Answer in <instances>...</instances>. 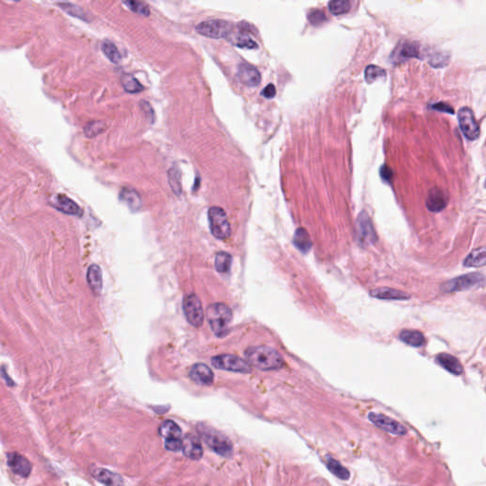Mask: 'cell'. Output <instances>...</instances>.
Here are the masks:
<instances>
[{"label":"cell","instance_id":"14","mask_svg":"<svg viewBox=\"0 0 486 486\" xmlns=\"http://www.w3.org/2000/svg\"><path fill=\"white\" fill-rule=\"evenodd\" d=\"M90 474L97 480L98 482L107 486H124V481L122 477L116 473L108 471L104 468L92 467L90 468Z\"/></svg>","mask_w":486,"mask_h":486},{"label":"cell","instance_id":"36","mask_svg":"<svg viewBox=\"0 0 486 486\" xmlns=\"http://www.w3.org/2000/svg\"><path fill=\"white\" fill-rule=\"evenodd\" d=\"M106 127L107 126L104 122L94 121V122H91L86 126L85 129H84V132H85V135L88 138H93V137L101 134L106 129Z\"/></svg>","mask_w":486,"mask_h":486},{"label":"cell","instance_id":"35","mask_svg":"<svg viewBox=\"0 0 486 486\" xmlns=\"http://www.w3.org/2000/svg\"><path fill=\"white\" fill-rule=\"evenodd\" d=\"M419 46L413 43L404 44L401 50L399 51V57L401 60H407L412 57H420Z\"/></svg>","mask_w":486,"mask_h":486},{"label":"cell","instance_id":"40","mask_svg":"<svg viewBox=\"0 0 486 486\" xmlns=\"http://www.w3.org/2000/svg\"><path fill=\"white\" fill-rule=\"evenodd\" d=\"M429 63L431 66H433L435 68L444 67L448 63V56L445 55L444 53H435L434 55L431 56V58L429 60Z\"/></svg>","mask_w":486,"mask_h":486},{"label":"cell","instance_id":"18","mask_svg":"<svg viewBox=\"0 0 486 486\" xmlns=\"http://www.w3.org/2000/svg\"><path fill=\"white\" fill-rule=\"evenodd\" d=\"M54 206L57 210L61 211L64 214L71 215V216L82 215V209L80 208V206L66 195H58Z\"/></svg>","mask_w":486,"mask_h":486},{"label":"cell","instance_id":"16","mask_svg":"<svg viewBox=\"0 0 486 486\" xmlns=\"http://www.w3.org/2000/svg\"><path fill=\"white\" fill-rule=\"evenodd\" d=\"M190 378L200 385H211L214 381V373L205 364H195L189 371Z\"/></svg>","mask_w":486,"mask_h":486},{"label":"cell","instance_id":"29","mask_svg":"<svg viewBox=\"0 0 486 486\" xmlns=\"http://www.w3.org/2000/svg\"><path fill=\"white\" fill-rule=\"evenodd\" d=\"M102 50H103L104 54L106 55V57L110 62H112L114 64H118L121 62V60H122L121 53L117 49L116 46L112 42H110L108 40L104 41L102 44Z\"/></svg>","mask_w":486,"mask_h":486},{"label":"cell","instance_id":"8","mask_svg":"<svg viewBox=\"0 0 486 486\" xmlns=\"http://www.w3.org/2000/svg\"><path fill=\"white\" fill-rule=\"evenodd\" d=\"M183 308L186 319L192 326L199 328L203 325L205 318L203 305L196 294L191 293L185 297Z\"/></svg>","mask_w":486,"mask_h":486},{"label":"cell","instance_id":"7","mask_svg":"<svg viewBox=\"0 0 486 486\" xmlns=\"http://www.w3.org/2000/svg\"><path fill=\"white\" fill-rule=\"evenodd\" d=\"M484 283H485V277L483 274L478 272L467 273L447 282L443 286V291L446 292H459V291H464L476 286L483 285Z\"/></svg>","mask_w":486,"mask_h":486},{"label":"cell","instance_id":"9","mask_svg":"<svg viewBox=\"0 0 486 486\" xmlns=\"http://www.w3.org/2000/svg\"><path fill=\"white\" fill-rule=\"evenodd\" d=\"M459 125L464 135L468 140L475 141L480 136V127L473 111L468 107H463L458 112Z\"/></svg>","mask_w":486,"mask_h":486},{"label":"cell","instance_id":"28","mask_svg":"<svg viewBox=\"0 0 486 486\" xmlns=\"http://www.w3.org/2000/svg\"><path fill=\"white\" fill-rule=\"evenodd\" d=\"M121 83L124 89L129 93H138L144 90L141 83L131 74H124L121 77Z\"/></svg>","mask_w":486,"mask_h":486},{"label":"cell","instance_id":"32","mask_svg":"<svg viewBox=\"0 0 486 486\" xmlns=\"http://www.w3.org/2000/svg\"><path fill=\"white\" fill-rule=\"evenodd\" d=\"M350 1L348 0H332L329 2V10L333 15H340L347 13L350 10Z\"/></svg>","mask_w":486,"mask_h":486},{"label":"cell","instance_id":"1","mask_svg":"<svg viewBox=\"0 0 486 486\" xmlns=\"http://www.w3.org/2000/svg\"><path fill=\"white\" fill-rule=\"evenodd\" d=\"M247 363L260 370H274L281 369L284 361L281 355L272 348L258 346L250 347L245 350Z\"/></svg>","mask_w":486,"mask_h":486},{"label":"cell","instance_id":"23","mask_svg":"<svg viewBox=\"0 0 486 486\" xmlns=\"http://www.w3.org/2000/svg\"><path fill=\"white\" fill-rule=\"evenodd\" d=\"M228 40L234 44L235 46L239 47V48H243V49H256L257 48V44L255 41H253V39L250 38L246 33H244L243 31H240L235 33L233 31L230 33V35L228 36Z\"/></svg>","mask_w":486,"mask_h":486},{"label":"cell","instance_id":"25","mask_svg":"<svg viewBox=\"0 0 486 486\" xmlns=\"http://www.w3.org/2000/svg\"><path fill=\"white\" fill-rule=\"evenodd\" d=\"M293 243L302 253H307L311 247V239L304 228H298L293 236Z\"/></svg>","mask_w":486,"mask_h":486},{"label":"cell","instance_id":"15","mask_svg":"<svg viewBox=\"0 0 486 486\" xmlns=\"http://www.w3.org/2000/svg\"><path fill=\"white\" fill-rule=\"evenodd\" d=\"M448 198L446 193L439 188H433L428 193L426 205L431 212H440L448 205Z\"/></svg>","mask_w":486,"mask_h":486},{"label":"cell","instance_id":"41","mask_svg":"<svg viewBox=\"0 0 486 486\" xmlns=\"http://www.w3.org/2000/svg\"><path fill=\"white\" fill-rule=\"evenodd\" d=\"M431 107L433 109H436V110H439V111H442V112H447V113H450V114H454V109L451 107V106H449L448 104L446 103H437V104H434L432 105Z\"/></svg>","mask_w":486,"mask_h":486},{"label":"cell","instance_id":"43","mask_svg":"<svg viewBox=\"0 0 486 486\" xmlns=\"http://www.w3.org/2000/svg\"><path fill=\"white\" fill-rule=\"evenodd\" d=\"M381 176L387 181V182H390L392 176H393V173H392V170L388 167V166H384L382 168H381Z\"/></svg>","mask_w":486,"mask_h":486},{"label":"cell","instance_id":"24","mask_svg":"<svg viewBox=\"0 0 486 486\" xmlns=\"http://www.w3.org/2000/svg\"><path fill=\"white\" fill-rule=\"evenodd\" d=\"M400 340L403 341L404 343L408 344L411 347L418 348L425 344L426 339L424 334L419 331H410V330H404L400 332L399 335Z\"/></svg>","mask_w":486,"mask_h":486},{"label":"cell","instance_id":"20","mask_svg":"<svg viewBox=\"0 0 486 486\" xmlns=\"http://www.w3.org/2000/svg\"><path fill=\"white\" fill-rule=\"evenodd\" d=\"M370 294L373 297L384 300H407L410 298L408 293L390 288H379L371 291Z\"/></svg>","mask_w":486,"mask_h":486},{"label":"cell","instance_id":"10","mask_svg":"<svg viewBox=\"0 0 486 486\" xmlns=\"http://www.w3.org/2000/svg\"><path fill=\"white\" fill-rule=\"evenodd\" d=\"M369 419L370 422L374 424L377 428H381L382 430L389 432L390 434L403 436L406 435L408 432L407 428H405L402 424L383 414L370 412L369 414Z\"/></svg>","mask_w":486,"mask_h":486},{"label":"cell","instance_id":"11","mask_svg":"<svg viewBox=\"0 0 486 486\" xmlns=\"http://www.w3.org/2000/svg\"><path fill=\"white\" fill-rule=\"evenodd\" d=\"M7 465L15 475L22 478L29 477L32 469L29 460L17 452L7 454Z\"/></svg>","mask_w":486,"mask_h":486},{"label":"cell","instance_id":"19","mask_svg":"<svg viewBox=\"0 0 486 486\" xmlns=\"http://www.w3.org/2000/svg\"><path fill=\"white\" fill-rule=\"evenodd\" d=\"M159 433L162 437L165 438L166 442L182 441V430L173 421L164 422L159 428Z\"/></svg>","mask_w":486,"mask_h":486},{"label":"cell","instance_id":"30","mask_svg":"<svg viewBox=\"0 0 486 486\" xmlns=\"http://www.w3.org/2000/svg\"><path fill=\"white\" fill-rule=\"evenodd\" d=\"M232 262L231 254L225 252L217 253L215 259V267L219 272H227L230 270Z\"/></svg>","mask_w":486,"mask_h":486},{"label":"cell","instance_id":"17","mask_svg":"<svg viewBox=\"0 0 486 486\" xmlns=\"http://www.w3.org/2000/svg\"><path fill=\"white\" fill-rule=\"evenodd\" d=\"M182 450L185 456L191 460H200L204 454L201 441L193 435L185 437V441H183Z\"/></svg>","mask_w":486,"mask_h":486},{"label":"cell","instance_id":"13","mask_svg":"<svg viewBox=\"0 0 486 486\" xmlns=\"http://www.w3.org/2000/svg\"><path fill=\"white\" fill-rule=\"evenodd\" d=\"M238 75L241 83L249 88L257 87L261 82V75L257 68L248 63H243L240 65Z\"/></svg>","mask_w":486,"mask_h":486},{"label":"cell","instance_id":"42","mask_svg":"<svg viewBox=\"0 0 486 486\" xmlns=\"http://www.w3.org/2000/svg\"><path fill=\"white\" fill-rule=\"evenodd\" d=\"M275 94H276V90H275V87L272 84H269L266 88L263 89L262 92H261V95L263 97L267 98V99H272L275 96Z\"/></svg>","mask_w":486,"mask_h":486},{"label":"cell","instance_id":"38","mask_svg":"<svg viewBox=\"0 0 486 486\" xmlns=\"http://www.w3.org/2000/svg\"><path fill=\"white\" fill-rule=\"evenodd\" d=\"M308 20L310 21L311 25L319 26V25H322L324 22H326L327 17L322 10H312L308 13Z\"/></svg>","mask_w":486,"mask_h":486},{"label":"cell","instance_id":"21","mask_svg":"<svg viewBox=\"0 0 486 486\" xmlns=\"http://www.w3.org/2000/svg\"><path fill=\"white\" fill-rule=\"evenodd\" d=\"M87 280L92 292L95 294H100L103 287V278L101 268L96 264L89 266L87 272Z\"/></svg>","mask_w":486,"mask_h":486},{"label":"cell","instance_id":"3","mask_svg":"<svg viewBox=\"0 0 486 486\" xmlns=\"http://www.w3.org/2000/svg\"><path fill=\"white\" fill-rule=\"evenodd\" d=\"M196 30L200 34L209 38L227 39L233 31V25L225 20H207L198 24Z\"/></svg>","mask_w":486,"mask_h":486},{"label":"cell","instance_id":"34","mask_svg":"<svg viewBox=\"0 0 486 486\" xmlns=\"http://www.w3.org/2000/svg\"><path fill=\"white\" fill-rule=\"evenodd\" d=\"M386 70L375 65H370L365 69V79L368 84L375 82L377 79L386 76Z\"/></svg>","mask_w":486,"mask_h":486},{"label":"cell","instance_id":"6","mask_svg":"<svg viewBox=\"0 0 486 486\" xmlns=\"http://www.w3.org/2000/svg\"><path fill=\"white\" fill-rule=\"evenodd\" d=\"M212 365L219 370H228L233 372L249 373L250 365L244 360L233 354H221L212 358Z\"/></svg>","mask_w":486,"mask_h":486},{"label":"cell","instance_id":"37","mask_svg":"<svg viewBox=\"0 0 486 486\" xmlns=\"http://www.w3.org/2000/svg\"><path fill=\"white\" fill-rule=\"evenodd\" d=\"M124 3L127 5V7L130 10L135 11L136 13H139L141 15L149 16V14H150L149 8L146 6L145 3H143V2L135 1V0H130V1H125Z\"/></svg>","mask_w":486,"mask_h":486},{"label":"cell","instance_id":"22","mask_svg":"<svg viewBox=\"0 0 486 486\" xmlns=\"http://www.w3.org/2000/svg\"><path fill=\"white\" fill-rule=\"evenodd\" d=\"M437 362L445 370L449 372L460 375L463 373V367L457 358L448 353H441L437 356Z\"/></svg>","mask_w":486,"mask_h":486},{"label":"cell","instance_id":"33","mask_svg":"<svg viewBox=\"0 0 486 486\" xmlns=\"http://www.w3.org/2000/svg\"><path fill=\"white\" fill-rule=\"evenodd\" d=\"M168 181L170 187L176 195L180 196L182 193V184H181V174L177 167H172L168 171Z\"/></svg>","mask_w":486,"mask_h":486},{"label":"cell","instance_id":"4","mask_svg":"<svg viewBox=\"0 0 486 486\" xmlns=\"http://www.w3.org/2000/svg\"><path fill=\"white\" fill-rule=\"evenodd\" d=\"M210 228L213 236L220 240H225L231 235V226L227 215L221 207H211L208 211Z\"/></svg>","mask_w":486,"mask_h":486},{"label":"cell","instance_id":"2","mask_svg":"<svg viewBox=\"0 0 486 486\" xmlns=\"http://www.w3.org/2000/svg\"><path fill=\"white\" fill-rule=\"evenodd\" d=\"M208 321L211 329L216 334L221 335L226 331L232 319V311L230 308L223 303H214L207 309Z\"/></svg>","mask_w":486,"mask_h":486},{"label":"cell","instance_id":"26","mask_svg":"<svg viewBox=\"0 0 486 486\" xmlns=\"http://www.w3.org/2000/svg\"><path fill=\"white\" fill-rule=\"evenodd\" d=\"M465 266L467 267H482L486 264V248L481 247L475 249L467 255L465 259Z\"/></svg>","mask_w":486,"mask_h":486},{"label":"cell","instance_id":"5","mask_svg":"<svg viewBox=\"0 0 486 486\" xmlns=\"http://www.w3.org/2000/svg\"><path fill=\"white\" fill-rule=\"evenodd\" d=\"M201 434L208 447L215 452L224 457H229L232 454V445L227 438L212 429L201 427Z\"/></svg>","mask_w":486,"mask_h":486},{"label":"cell","instance_id":"39","mask_svg":"<svg viewBox=\"0 0 486 486\" xmlns=\"http://www.w3.org/2000/svg\"><path fill=\"white\" fill-rule=\"evenodd\" d=\"M59 6L61 7V9H63L66 12H68V13H69L70 15H72V16H76V17L81 18V19H84L85 18L84 11L81 10L77 6H75V5H72V4H69V3H60Z\"/></svg>","mask_w":486,"mask_h":486},{"label":"cell","instance_id":"31","mask_svg":"<svg viewBox=\"0 0 486 486\" xmlns=\"http://www.w3.org/2000/svg\"><path fill=\"white\" fill-rule=\"evenodd\" d=\"M327 467H328L329 470L331 471V473L333 475L337 477L338 479L346 481V480H348L350 478V474L349 470L347 468H345L343 466H341L340 464L337 461H335L334 459H331V458L328 459Z\"/></svg>","mask_w":486,"mask_h":486},{"label":"cell","instance_id":"12","mask_svg":"<svg viewBox=\"0 0 486 486\" xmlns=\"http://www.w3.org/2000/svg\"><path fill=\"white\" fill-rule=\"evenodd\" d=\"M358 240L363 244H370L376 241V234L371 224L370 216L363 211L357 219Z\"/></svg>","mask_w":486,"mask_h":486},{"label":"cell","instance_id":"27","mask_svg":"<svg viewBox=\"0 0 486 486\" xmlns=\"http://www.w3.org/2000/svg\"><path fill=\"white\" fill-rule=\"evenodd\" d=\"M120 198L122 201H124L133 210H136L141 206V198L136 191L133 189L124 188L121 191Z\"/></svg>","mask_w":486,"mask_h":486}]
</instances>
